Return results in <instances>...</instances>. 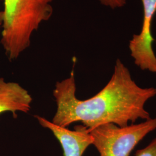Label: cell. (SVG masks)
Here are the masks:
<instances>
[{"label":"cell","instance_id":"1","mask_svg":"<svg viewBox=\"0 0 156 156\" xmlns=\"http://www.w3.org/2000/svg\"><path fill=\"white\" fill-rule=\"evenodd\" d=\"M73 71L69 78L57 82L53 90L57 110L52 122L67 127L81 122L90 130L102 124L113 123L120 127L151 118L145 109L146 102L156 95V88L140 87L120 59L106 86L86 100L76 97Z\"/></svg>","mask_w":156,"mask_h":156},{"label":"cell","instance_id":"2","mask_svg":"<svg viewBox=\"0 0 156 156\" xmlns=\"http://www.w3.org/2000/svg\"><path fill=\"white\" fill-rule=\"evenodd\" d=\"M0 12L1 44L9 60L17 59L31 44V38L53 15V0H4Z\"/></svg>","mask_w":156,"mask_h":156},{"label":"cell","instance_id":"3","mask_svg":"<svg viewBox=\"0 0 156 156\" xmlns=\"http://www.w3.org/2000/svg\"><path fill=\"white\" fill-rule=\"evenodd\" d=\"M156 129V117L120 127L113 123L89 130L100 156H129L136 146Z\"/></svg>","mask_w":156,"mask_h":156},{"label":"cell","instance_id":"4","mask_svg":"<svg viewBox=\"0 0 156 156\" xmlns=\"http://www.w3.org/2000/svg\"><path fill=\"white\" fill-rule=\"evenodd\" d=\"M141 1L144 11L142 30L129 41V49L136 66L142 70L156 73V56L153 49L155 39L151 34L152 21L156 13V0Z\"/></svg>","mask_w":156,"mask_h":156},{"label":"cell","instance_id":"5","mask_svg":"<svg viewBox=\"0 0 156 156\" xmlns=\"http://www.w3.org/2000/svg\"><path fill=\"white\" fill-rule=\"evenodd\" d=\"M33 98L27 90L19 83L7 82L0 78V114L11 112L15 116L17 112L27 113Z\"/></svg>","mask_w":156,"mask_h":156},{"label":"cell","instance_id":"6","mask_svg":"<svg viewBox=\"0 0 156 156\" xmlns=\"http://www.w3.org/2000/svg\"><path fill=\"white\" fill-rule=\"evenodd\" d=\"M135 156H156V138L147 146L137 151Z\"/></svg>","mask_w":156,"mask_h":156},{"label":"cell","instance_id":"7","mask_svg":"<svg viewBox=\"0 0 156 156\" xmlns=\"http://www.w3.org/2000/svg\"><path fill=\"white\" fill-rule=\"evenodd\" d=\"M101 4L109 6L112 9L120 8L126 4V0H100Z\"/></svg>","mask_w":156,"mask_h":156},{"label":"cell","instance_id":"8","mask_svg":"<svg viewBox=\"0 0 156 156\" xmlns=\"http://www.w3.org/2000/svg\"><path fill=\"white\" fill-rule=\"evenodd\" d=\"M0 28H1V27H0ZM0 33H1V31H0Z\"/></svg>","mask_w":156,"mask_h":156}]
</instances>
